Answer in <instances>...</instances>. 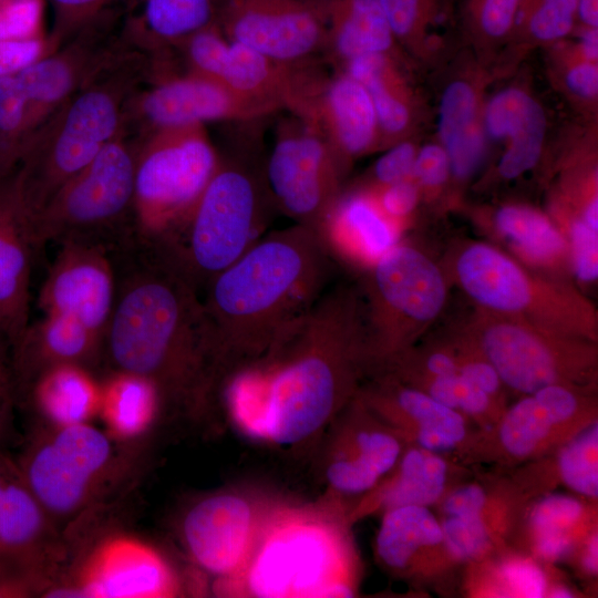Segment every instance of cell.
<instances>
[{"label":"cell","instance_id":"1","mask_svg":"<svg viewBox=\"0 0 598 598\" xmlns=\"http://www.w3.org/2000/svg\"><path fill=\"white\" fill-rule=\"evenodd\" d=\"M369 374L357 286L327 287L257 361L221 388L229 421L247 437L299 447L332 425Z\"/></svg>","mask_w":598,"mask_h":598},{"label":"cell","instance_id":"2","mask_svg":"<svg viewBox=\"0 0 598 598\" xmlns=\"http://www.w3.org/2000/svg\"><path fill=\"white\" fill-rule=\"evenodd\" d=\"M110 255L116 289L103 358L112 371L152 381L163 410L203 416L217 379L200 295L151 241L133 235Z\"/></svg>","mask_w":598,"mask_h":598},{"label":"cell","instance_id":"3","mask_svg":"<svg viewBox=\"0 0 598 598\" xmlns=\"http://www.w3.org/2000/svg\"><path fill=\"white\" fill-rule=\"evenodd\" d=\"M333 261L318 233H266L202 293L217 386L260 359L328 287Z\"/></svg>","mask_w":598,"mask_h":598},{"label":"cell","instance_id":"4","mask_svg":"<svg viewBox=\"0 0 598 598\" xmlns=\"http://www.w3.org/2000/svg\"><path fill=\"white\" fill-rule=\"evenodd\" d=\"M156 71V56L125 38L33 133L16 163L32 219L120 133L132 100Z\"/></svg>","mask_w":598,"mask_h":598},{"label":"cell","instance_id":"5","mask_svg":"<svg viewBox=\"0 0 598 598\" xmlns=\"http://www.w3.org/2000/svg\"><path fill=\"white\" fill-rule=\"evenodd\" d=\"M341 506L276 503L244 568L213 586L220 596L353 597L360 561Z\"/></svg>","mask_w":598,"mask_h":598},{"label":"cell","instance_id":"6","mask_svg":"<svg viewBox=\"0 0 598 598\" xmlns=\"http://www.w3.org/2000/svg\"><path fill=\"white\" fill-rule=\"evenodd\" d=\"M276 210L264 165L220 156L185 221L165 239L151 243L202 297L214 277L266 234Z\"/></svg>","mask_w":598,"mask_h":598},{"label":"cell","instance_id":"7","mask_svg":"<svg viewBox=\"0 0 598 598\" xmlns=\"http://www.w3.org/2000/svg\"><path fill=\"white\" fill-rule=\"evenodd\" d=\"M451 271L476 308L598 342L597 309L585 295L570 282L534 272L495 246H460Z\"/></svg>","mask_w":598,"mask_h":598},{"label":"cell","instance_id":"8","mask_svg":"<svg viewBox=\"0 0 598 598\" xmlns=\"http://www.w3.org/2000/svg\"><path fill=\"white\" fill-rule=\"evenodd\" d=\"M369 374L421 340L447 299L443 269L416 246L399 241L361 272Z\"/></svg>","mask_w":598,"mask_h":598},{"label":"cell","instance_id":"9","mask_svg":"<svg viewBox=\"0 0 598 598\" xmlns=\"http://www.w3.org/2000/svg\"><path fill=\"white\" fill-rule=\"evenodd\" d=\"M142 140L121 128L33 217L37 248L84 241L109 250L135 234L134 177Z\"/></svg>","mask_w":598,"mask_h":598},{"label":"cell","instance_id":"10","mask_svg":"<svg viewBox=\"0 0 598 598\" xmlns=\"http://www.w3.org/2000/svg\"><path fill=\"white\" fill-rule=\"evenodd\" d=\"M456 329L515 394L550 385L597 393L598 342L480 308Z\"/></svg>","mask_w":598,"mask_h":598},{"label":"cell","instance_id":"11","mask_svg":"<svg viewBox=\"0 0 598 598\" xmlns=\"http://www.w3.org/2000/svg\"><path fill=\"white\" fill-rule=\"evenodd\" d=\"M115 439L89 422L48 426L18 462L23 478L59 528L92 511L123 474Z\"/></svg>","mask_w":598,"mask_h":598},{"label":"cell","instance_id":"12","mask_svg":"<svg viewBox=\"0 0 598 598\" xmlns=\"http://www.w3.org/2000/svg\"><path fill=\"white\" fill-rule=\"evenodd\" d=\"M220 155L205 125L157 131L142 140L135 163V236L159 241L193 210Z\"/></svg>","mask_w":598,"mask_h":598},{"label":"cell","instance_id":"13","mask_svg":"<svg viewBox=\"0 0 598 598\" xmlns=\"http://www.w3.org/2000/svg\"><path fill=\"white\" fill-rule=\"evenodd\" d=\"M596 421V394L546 386L522 395L491 427L478 430L461 463L509 470L553 453Z\"/></svg>","mask_w":598,"mask_h":598},{"label":"cell","instance_id":"14","mask_svg":"<svg viewBox=\"0 0 598 598\" xmlns=\"http://www.w3.org/2000/svg\"><path fill=\"white\" fill-rule=\"evenodd\" d=\"M264 171L276 209L316 231L343 192L346 167L322 134L295 114L277 128Z\"/></svg>","mask_w":598,"mask_h":598},{"label":"cell","instance_id":"15","mask_svg":"<svg viewBox=\"0 0 598 598\" xmlns=\"http://www.w3.org/2000/svg\"><path fill=\"white\" fill-rule=\"evenodd\" d=\"M182 592L163 553L126 533L106 534L72 558L44 597L163 598Z\"/></svg>","mask_w":598,"mask_h":598},{"label":"cell","instance_id":"16","mask_svg":"<svg viewBox=\"0 0 598 598\" xmlns=\"http://www.w3.org/2000/svg\"><path fill=\"white\" fill-rule=\"evenodd\" d=\"M276 503L246 491L224 489L186 508L178 527L181 543L192 563L214 578L213 586L244 568Z\"/></svg>","mask_w":598,"mask_h":598},{"label":"cell","instance_id":"17","mask_svg":"<svg viewBox=\"0 0 598 598\" xmlns=\"http://www.w3.org/2000/svg\"><path fill=\"white\" fill-rule=\"evenodd\" d=\"M124 27L102 24V14L72 39L8 76L14 106L31 137L124 42Z\"/></svg>","mask_w":598,"mask_h":598},{"label":"cell","instance_id":"18","mask_svg":"<svg viewBox=\"0 0 598 598\" xmlns=\"http://www.w3.org/2000/svg\"><path fill=\"white\" fill-rule=\"evenodd\" d=\"M274 112L213 79L188 71L173 75L162 71L134 96L122 128L145 140L162 130L217 121L246 122Z\"/></svg>","mask_w":598,"mask_h":598},{"label":"cell","instance_id":"19","mask_svg":"<svg viewBox=\"0 0 598 598\" xmlns=\"http://www.w3.org/2000/svg\"><path fill=\"white\" fill-rule=\"evenodd\" d=\"M217 24L229 41L289 66L324 51L319 0H224Z\"/></svg>","mask_w":598,"mask_h":598},{"label":"cell","instance_id":"20","mask_svg":"<svg viewBox=\"0 0 598 598\" xmlns=\"http://www.w3.org/2000/svg\"><path fill=\"white\" fill-rule=\"evenodd\" d=\"M333 423L339 426L323 472L328 501L343 507V499H354V506L392 471L408 443L357 395Z\"/></svg>","mask_w":598,"mask_h":598},{"label":"cell","instance_id":"21","mask_svg":"<svg viewBox=\"0 0 598 598\" xmlns=\"http://www.w3.org/2000/svg\"><path fill=\"white\" fill-rule=\"evenodd\" d=\"M357 396L408 444L458 462L480 430L461 413L386 372L369 375Z\"/></svg>","mask_w":598,"mask_h":598},{"label":"cell","instance_id":"22","mask_svg":"<svg viewBox=\"0 0 598 598\" xmlns=\"http://www.w3.org/2000/svg\"><path fill=\"white\" fill-rule=\"evenodd\" d=\"M60 245L39 292V307L43 313L71 318L103 338L116 289L110 250L75 240Z\"/></svg>","mask_w":598,"mask_h":598},{"label":"cell","instance_id":"23","mask_svg":"<svg viewBox=\"0 0 598 598\" xmlns=\"http://www.w3.org/2000/svg\"><path fill=\"white\" fill-rule=\"evenodd\" d=\"M193 70L213 79L233 92L276 111L296 113L301 104L308 74L299 66L276 62L243 44L229 41L221 32L212 31L190 49Z\"/></svg>","mask_w":598,"mask_h":598},{"label":"cell","instance_id":"24","mask_svg":"<svg viewBox=\"0 0 598 598\" xmlns=\"http://www.w3.org/2000/svg\"><path fill=\"white\" fill-rule=\"evenodd\" d=\"M35 250L32 217L20 192L17 164L0 166V333L9 349L30 321Z\"/></svg>","mask_w":598,"mask_h":598},{"label":"cell","instance_id":"25","mask_svg":"<svg viewBox=\"0 0 598 598\" xmlns=\"http://www.w3.org/2000/svg\"><path fill=\"white\" fill-rule=\"evenodd\" d=\"M295 115L322 134L346 168L353 159L382 147L367 90L343 71L327 80L312 79Z\"/></svg>","mask_w":598,"mask_h":598},{"label":"cell","instance_id":"26","mask_svg":"<svg viewBox=\"0 0 598 598\" xmlns=\"http://www.w3.org/2000/svg\"><path fill=\"white\" fill-rule=\"evenodd\" d=\"M375 540L377 560L390 574L414 584H436L457 564L451 558L436 514L408 505L383 512Z\"/></svg>","mask_w":598,"mask_h":598},{"label":"cell","instance_id":"27","mask_svg":"<svg viewBox=\"0 0 598 598\" xmlns=\"http://www.w3.org/2000/svg\"><path fill=\"white\" fill-rule=\"evenodd\" d=\"M597 529V501L553 491L524 505L507 546L553 565L569 561L581 543Z\"/></svg>","mask_w":598,"mask_h":598},{"label":"cell","instance_id":"28","mask_svg":"<svg viewBox=\"0 0 598 598\" xmlns=\"http://www.w3.org/2000/svg\"><path fill=\"white\" fill-rule=\"evenodd\" d=\"M471 466L413 444H406L392 471L350 511L349 520L408 505L435 507Z\"/></svg>","mask_w":598,"mask_h":598},{"label":"cell","instance_id":"29","mask_svg":"<svg viewBox=\"0 0 598 598\" xmlns=\"http://www.w3.org/2000/svg\"><path fill=\"white\" fill-rule=\"evenodd\" d=\"M400 225L365 189L341 193L317 233L332 261L363 272L400 241Z\"/></svg>","mask_w":598,"mask_h":598},{"label":"cell","instance_id":"30","mask_svg":"<svg viewBox=\"0 0 598 598\" xmlns=\"http://www.w3.org/2000/svg\"><path fill=\"white\" fill-rule=\"evenodd\" d=\"M103 358V338L80 322L59 315L43 313L27 324L10 347V369L17 400L44 371L61 364L87 369Z\"/></svg>","mask_w":598,"mask_h":598},{"label":"cell","instance_id":"31","mask_svg":"<svg viewBox=\"0 0 598 598\" xmlns=\"http://www.w3.org/2000/svg\"><path fill=\"white\" fill-rule=\"evenodd\" d=\"M0 554L50 563L61 570L64 539L27 485L17 461L0 451Z\"/></svg>","mask_w":598,"mask_h":598},{"label":"cell","instance_id":"32","mask_svg":"<svg viewBox=\"0 0 598 598\" xmlns=\"http://www.w3.org/2000/svg\"><path fill=\"white\" fill-rule=\"evenodd\" d=\"M485 134L506 141L497 172L506 179L516 178L539 161L546 132V117L540 104L519 87L496 93L483 111Z\"/></svg>","mask_w":598,"mask_h":598},{"label":"cell","instance_id":"33","mask_svg":"<svg viewBox=\"0 0 598 598\" xmlns=\"http://www.w3.org/2000/svg\"><path fill=\"white\" fill-rule=\"evenodd\" d=\"M327 53L342 69L369 54L394 56L398 42L378 0H319Z\"/></svg>","mask_w":598,"mask_h":598},{"label":"cell","instance_id":"34","mask_svg":"<svg viewBox=\"0 0 598 598\" xmlns=\"http://www.w3.org/2000/svg\"><path fill=\"white\" fill-rule=\"evenodd\" d=\"M439 134L451 167L460 182L472 177L485 153L483 111L477 87L465 79L453 80L440 101Z\"/></svg>","mask_w":598,"mask_h":598},{"label":"cell","instance_id":"35","mask_svg":"<svg viewBox=\"0 0 598 598\" xmlns=\"http://www.w3.org/2000/svg\"><path fill=\"white\" fill-rule=\"evenodd\" d=\"M49 426L84 423L99 412L100 383L90 369L61 364L40 374L19 396Z\"/></svg>","mask_w":598,"mask_h":598},{"label":"cell","instance_id":"36","mask_svg":"<svg viewBox=\"0 0 598 598\" xmlns=\"http://www.w3.org/2000/svg\"><path fill=\"white\" fill-rule=\"evenodd\" d=\"M224 0H143L137 20L125 22L127 39L158 58L217 23Z\"/></svg>","mask_w":598,"mask_h":598},{"label":"cell","instance_id":"37","mask_svg":"<svg viewBox=\"0 0 598 598\" xmlns=\"http://www.w3.org/2000/svg\"><path fill=\"white\" fill-rule=\"evenodd\" d=\"M523 476L537 495L563 485L570 493L598 499V421L553 453L520 465Z\"/></svg>","mask_w":598,"mask_h":598},{"label":"cell","instance_id":"38","mask_svg":"<svg viewBox=\"0 0 598 598\" xmlns=\"http://www.w3.org/2000/svg\"><path fill=\"white\" fill-rule=\"evenodd\" d=\"M348 73L367 90L379 122L382 146L403 140L412 125L414 107L409 85L396 59L389 54H369L347 63Z\"/></svg>","mask_w":598,"mask_h":598},{"label":"cell","instance_id":"39","mask_svg":"<svg viewBox=\"0 0 598 598\" xmlns=\"http://www.w3.org/2000/svg\"><path fill=\"white\" fill-rule=\"evenodd\" d=\"M466 566L464 588L473 597H547L554 582L549 565L509 546Z\"/></svg>","mask_w":598,"mask_h":598},{"label":"cell","instance_id":"40","mask_svg":"<svg viewBox=\"0 0 598 598\" xmlns=\"http://www.w3.org/2000/svg\"><path fill=\"white\" fill-rule=\"evenodd\" d=\"M493 229L522 261L550 270L566 264L570 266L569 245L564 233L535 208L504 205L493 216Z\"/></svg>","mask_w":598,"mask_h":598},{"label":"cell","instance_id":"41","mask_svg":"<svg viewBox=\"0 0 598 598\" xmlns=\"http://www.w3.org/2000/svg\"><path fill=\"white\" fill-rule=\"evenodd\" d=\"M164 411L158 390L141 375L112 371L100 383L99 412L109 434L131 441L145 434Z\"/></svg>","mask_w":598,"mask_h":598},{"label":"cell","instance_id":"42","mask_svg":"<svg viewBox=\"0 0 598 598\" xmlns=\"http://www.w3.org/2000/svg\"><path fill=\"white\" fill-rule=\"evenodd\" d=\"M578 22V0H520L514 34L553 43L568 37Z\"/></svg>","mask_w":598,"mask_h":598},{"label":"cell","instance_id":"43","mask_svg":"<svg viewBox=\"0 0 598 598\" xmlns=\"http://www.w3.org/2000/svg\"><path fill=\"white\" fill-rule=\"evenodd\" d=\"M398 42L414 52L427 44L445 0H378Z\"/></svg>","mask_w":598,"mask_h":598},{"label":"cell","instance_id":"44","mask_svg":"<svg viewBox=\"0 0 598 598\" xmlns=\"http://www.w3.org/2000/svg\"><path fill=\"white\" fill-rule=\"evenodd\" d=\"M59 576L50 563L14 554H0V598L44 597Z\"/></svg>","mask_w":598,"mask_h":598},{"label":"cell","instance_id":"45","mask_svg":"<svg viewBox=\"0 0 598 598\" xmlns=\"http://www.w3.org/2000/svg\"><path fill=\"white\" fill-rule=\"evenodd\" d=\"M520 0H463V18L470 34L484 44L513 37Z\"/></svg>","mask_w":598,"mask_h":598},{"label":"cell","instance_id":"46","mask_svg":"<svg viewBox=\"0 0 598 598\" xmlns=\"http://www.w3.org/2000/svg\"><path fill=\"white\" fill-rule=\"evenodd\" d=\"M113 0H50L53 22L48 37L50 52L97 19Z\"/></svg>","mask_w":598,"mask_h":598},{"label":"cell","instance_id":"47","mask_svg":"<svg viewBox=\"0 0 598 598\" xmlns=\"http://www.w3.org/2000/svg\"><path fill=\"white\" fill-rule=\"evenodd\" d=\"M564 235L569 245L570 267L580 282H594L598 277V231L577 217L564 218Z\"/></svg>","mask_w":598,"mask_h":598},{"label":"cell","instance_id":"48","mask_svg":"<svg viewBox=\"0 0 598 598\" xmlns=\"http://www.w3.org/2000/svg\"><path fill=\"white\" fill-rule=\"evenodd\" d=\"M417 146L408 140H400L386 147L375 161L370 172L367 190H378L389 185L410 179Z\"/></svg>","mask_w":598,"mask_h":598},{"label":"cell","instance_id":"49","mask_svg":"<svg viewBox=\"0 0 598 598\" xmlns=\"http://www.w3.org/2000/svg\"><path fill=\"white\" fill-rule=\"evenodd\" d=\"M41 16V0H0V39L37 37Z\"/></svg>","mask_w":598,"mask_h":598},{"label":"cell","instance_id":"50","mask_svg":"<svg viewBox=\"0 0 598 598\" xmlns=\"http://www.w3.org/2000/svg\"><path fill=\"white\" fill-rule=\"evenodd\" d=\"M450 176L448 156L441 144L431 143L417 148L411 179L420 189H439Z\"/></svg>","mask_w":598,"mask_h":598},{"label":"cell","instance_id":"51","mask_svg":"<svg viewBox=\"0 0 598 598\" xmlns=\"http://www.w3.org/2000/svg\"><path fill=\"white\" fill-rule=\"evenodd\" d=\"M563 62V82L569 93L582 101H596L598 95L597 62L585 59L575 48Z\"/></svg>","mask_w":598,"mask_h":598},{"label":"cell","instance_id":"52","mask_svg":"<svg viewBox=\"0 0 598 598\" xmlns=\"http://www.w3.org/2000/svg\"><path fill=\"white\" fill-rule=\"evenodd\" d=\"M368 192L373 195L381 210L398 225L413 213L421 196V189L411 178Z\"/></svg>","mask_w":598,"mask_h":598},{"label":"cell","instance_id":"53","mask_svg":"<svg viewBox=\"0 0 598 598\" xmlns=\"http://www.w3.org/2000/svg\"><path fill=\"white\" fill-rule=\"evenodd\" d=\"M50 52L48 39H0V78L19 72Z\"/></svg>","mask_w":598,"mask_h":598},{"label":"cell","instance_id":"54","mask_svg":"<svg viewBox=\"0 0 598 598\" xmlns=\"http://www.w3.org/2000/svg\"><path fill=\"white\" fill-rule=\"evenodd\" d=\"M16 405L18 400L8 349L0 350V440L12 420Z\"/></svg>","mask_w":598,"mask_h":598},{"label":"cell","instance_id":"55","mask_svg":"<svg viewBox=\"0 0 598 598\" xmlns=\"http://www.w3.org/2000/svg\"><path fill=\"white\" fill-rule=\"evenodd\" d=\"M584 578H597L598 571V529L591 533L569 559Z\"/></svg>","mask_w":598,"mask_h":598},{"label":"cell","instance_id":"56","mask_svg":"<svg viewBox=\"0 0 598 598\" xmlns=\"http://www.w3.org/2000/svg\"><path fill=\"white\" fill-rule=\"evenodd\" d=\"M598 29L582 25L579 41L576 44L577 51L587 60L597 62L598 56Z\"/></svg>","mask_w":598,"mask_h":598},{"label":"cell","instance_id":"57","mask_svg":"<svg viewBox=\"0 0 598 598\" xmlns=\"http://www.w3.org/2000/svg\"><path fill=\"white\" fill-rule=\"evenodd\" d=\"M578 22L598 29V0H578Z\"/></svg>","mask_w":598,"mask_h":598},{"label":"cell","instance_id":"58","mask_svg":"<svg viewBox=\"0 0 598 598\" xmlns=\"http://www.w3.org/2000/svg\"><path fill=\"white\" fill-rule=\"evenodd\" d=\"M9 349V344L7 343L6 339L0 333V350Z\"/></svg>","mask_w":598,"mask_h":598}]
</instances>
